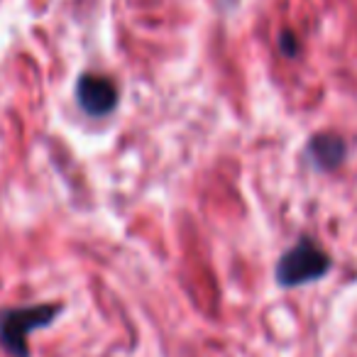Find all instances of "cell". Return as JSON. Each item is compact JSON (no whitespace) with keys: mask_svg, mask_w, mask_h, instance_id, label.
I'll list each match as a JSON object with an SVG mask.
<instances>
[{"mask_svg":"<svg viewBox=\"0 0 357 357\" xmlns=\"http://www.w3.org/2000/svg\"><path fill=\"white\" fill-rule=\"evenodd\" d=\"M59 313V303H37V306H15L0 311V345L13 357H30V333L45 328Z\"/></svg>","mask_w":357,"mask_h":357,"instance_id":"2","label":"cell"},{"mask_svg":"<svg viewBox=\"0 0 357 357\" xmlns=\"http://www.w3.org/2000/svg\"><path fill=\"white\" fill-rule=\"evenodd\" d=\"M345 154H347V147L337 135L323 132V135L311 137V142H308V157H311L313 164H316L318 169H323V172H331V169L340 167Z\"/></svg>","mask_w":357,"mask_h":357,"instance_id":"4","label":"cell"},{"mask_svg":"<svg viewBox=\"0 0 357 357\" xmlns=\"http://www.w3.org/2000/svg\"><path fill=\"white\" fill-rule=\"evenodd\" d=\"M279 47H282V52H284L287 56H294V54H296V50H298L296 37H294L291 32H284V35H282V42H279Z\"/></svg>","mask_w":357,"mask_h":357,"instance_id":"5","label":"cell"},{"mask_svg":"<svg viewBox=\"0 0 357 357\" xmlns=\"http://www.w3.org/2000/svg\"><path fill=\"white\" fill-rule=\"evenodd\" d=\"M76 100L91 118H105L118 108V86L108 76L81 74L76 81Z\"/></svg>","mask_w":357,"mask_h":357,"instance_id":"3","label":"cell"},{"mask_svg":"<svg viewBox=\"0 0 357 357\" xmlns=\"http://www.w3.org/2000/svg\"><path fill=\"white\" fill-rule=\"evenodd\" d=\"M333 267V259L328 257V252L318 243H313L311 238H301L296 245L287 250L277 262V284L284 289L303 287L323 279Z\"/></svg>","mask_w":357,"mask_h":357,"instance_id":"1","label":"cell"}]
</instances>
